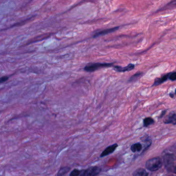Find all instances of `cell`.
I'll list each match as a JSON object with an SVG mask.
<instances>
[{
	"label": "cell",
	"instance_id": "1",
	"mask_svg": "<svg viewBox=\"0 0 176 176\" xmlns=\"http://www.w3.org/2000/svg\"><path fill=\"white\" fill-rule=\"evenodd\" d=\"M163 161L160 157L150 159L146 163V168L148 171H155L159 170L163 165Z\"/></svg>",
	"mask_w": 176,
	"mask_h": 176
},
{
	"label": "cell",
	"instance_id": "2",
	"mask_svg": "<svg viewBox=\"0 0 176 176\" xmlns=\"http://www.w3.org/2000/svg\"><path fill=\"white\" fill-rule=\"evenodd\" d=\"M113 65V63H100V62L90 63L86 66L84 68V70L86 72L93 73L101 68L111 67Z\"/></svg>",
	"mask_w": 176,
	"mask_h": 176
},
{
	"label": "cell",
	"instance_id": "3",
	"mask_svg": "<svg viewBox=\"0 0 176 176\" xmlns=\"http://www.w3.org/2000/svg\"><path fill=\"white\" fill-rule=\"evenodd\" d=\"M101 169L98 166H92L91 167L81 171L80 176H97L100 173Z\"/></svg>",
	"mask_w": 176,
	"mask_h": 176
},
{
	"label": "cell",
	"instance_id": "4",
	"mask_svg": "<svg viewBox=\"0 0 176 176\" xmlns=\"http://www.w3.org/2000/svg\"><path fill=\"white\" fill-rule=\"evenodd\" d=\"M175 161V155L170 153L166 154L163 157V163L165 166L166 168L168 169H171L173 166V164Z\"/></svg>",
	"mask_w": 176,
	"mask_h": 176
},
{
	"label": "cell",
	"instance_id": "5",
	"mask_svg": "<svg viewBox=\"0 0 176 176\" xmlns=\"http://www.w3.org/2000/svg\"><path fill=\"white\" fill-rule=\"evenodd\" d=\"M118 146V145L117 144H114L113 145L109 146L103 150L102 152L101 153L100 156V158H103L104 157H106V156H107L113 153L115 151V150L116 149Z\"/></svg>",
	"mask_w": 176,
	"mask_h": 176
},
{
	"label": "cell",
	"instance_id": "6",
	"mask_svg": "<svg viewBox=\"0 0 176 176\" xmlns=\"http://www.w3.org/2000/svg\"><path fill=\"white\" fill-rule=\"evenodd\" d=\"M164 122L167 124H176V111H173L164 119Z\"/></svg>",
	"mask_w": 176,
	"mask_h": 176
},
{
	"label": "cell",
	"instance_id": "7",
	"mask_svg": "<svg viewBox=\"0 0 176 176\" xmlns=\"http://www.w3.org/2000/svg\"><path fill=\"white\" fill-rule=\"evenodd\" d=\"M119 28V27H115V28H114L104 30H102V31H100L96 32L93 35V37L95 38V37H97L102 36V35H106V34H109L111 33L116 31Z\"/></svg>",
	"mask_w": 176,
	"mask_h": 176
},
{
	"label": "cell",
	"instance_id": "8",
	"mask_svg": "<svg viewBox=\"0 0 176 176\" xmlns=\"http://www.w3.org/2000/svg\"><path fill=\"white\" fill-rule=\"evenodd\" d=\"M134 67V65H133L132 64H130L127 66L124 67H122L120 66H114V69L117 72L124 73L126 71H129L133 70Z\"/></svg>",
	"mask_w": 176,
	"mask_h": 176
},
{
	"label": "cell",
	"instance_id": "9",
	"mask_svg": "<svg viewBox=\"0 0 176 176\" xmlns=\"http://www.w3.org/2000/svg\"><path fill=\"white\" fill-rule=\"evenodd\" d=\"M133 176H147L149 175L145 169L142 168H138L133 173Z\"/></svg>",
	"mask_w": 176,
	"mask_h": 176
},
{
	"label": "cell",
	"instance_id": "10",
	"mask_svg": "<svg viewBox=\"0 0 176 176\" xmlns=\"http://www.w3.org/2000/svg\"><path fill=\"white\" fill-rule=\"evenodd\" d=\"M169 73L166 74L165 75H164L163 77H162V78L157 79V80L155 81V83L153 84V85L157 86L158 85H160V84H162V83H163V82H165L167 80L168 78H169Z\"/></svg>",
	"mask_w": 176,
	"mask_h": 176
},
{
	"label": "cell",
	"instance_id": "11",
	"mask_svg": "<svg viewBox=\"0 0 176 176\" xmlns=\"http://www.w3.org/2000/svg\"><path fill=\"white\" fill-rule=\"evenodd\" d=\"M142 149V145L138 142L132 145L131 147V150L133 152H139Z\"/></svg>",
	"mask_w": 176,
	"mask_h": 176
},
{
	"label": "cell",
	"instance_id": "12",
	"mask_svg": "<svg viewBox=\"0 0 176 176\" xmlns=\"http://www.w3.org/2000/svg\"><path fill=\"white\" fill-rule=\"evenodd\" d=\"M71 168L69 167H62L60 169V171H58V173H57V176H62V175H65L66 173H67L69 171H70Z\"/></svg>",
	"mask_w": 176,
	"mask_h": 176
},
{
	"label": "cell",
	"instance_id": "13",
	"mask_svg": "<svg viewBox=\"0 0 176 176\" xmlns=\"http://www.w3.org/2000/svg\"><path fill=\"white\" fill-rule=\"evenodd\" d=\"M155 120L151 117H147L144 119V126L147 127L154 124Z\"/></svg>",
	"mask_w": 176,
	"mask_h": 176
},
{
	"label": "cell",
	"instance_id": "14",
	"mask_svg": "<svg viewBox=\"0 0 176 176\" xmlns=\"http://www.w3.org/2000/svg\"><path fill=\"white\" fill-rule=\"evenodd\" d=\"M81 173V170H79L78 169H75L73 171H71V172L70 173V176H80Z\"/></svg>",
	"mask_w": 176,
	"mask_h": 176
},
{
	"label": "cell",
	"instance_id": "15",
	"mask_svg": "<svg viewBox=\"0 0 176 176\" xmlns=\"http://www.w3.org/2000/svg\"><path fill=\"white\" fill-rule=\"evenodd\" d=\"M170 80L176 81V72L174 73H170L169 74V78H168Z\"/></svg>",
	"mask_w": 176,
	"mask_h": 176
},
{
	"label": "cell",
	"instance_id": "16",
	"mask_svg": "<svg viewBox=\"0 0 176 176\" xmlns=\"http://www.w3.org/2000/svg\"><path fill=\"white\" fill-rule=\"evenodd\" d=\"M9 77L8 76H4V77H1V79H0L1 83H4L5 82L8 80V79H9Z\"/></svg>",
	"mask_w": 176,
	"mask_h": 176
},
{
	"label": "cell",
	"instance_id": "17",
	"mask_svg": "<svg viewBox=\"0 0 176 176\" xmlns=\"http://www.w3.org/2000/svg\"><path fill=\"white\" fill-rule=\"evenodd\" d=\"M169 96H171V98H173V94H171V93L169 94Z\"/></svg>",
	"mask_w": 176,
	"mask_h": 176
},
{
	"label": "cell",
	"instance_id": "18",
	"mask_svg": "<svg viewBox=\"0 0 176 176\" xmlns=\"http://www.w3.org/2000/svg\"><path fill=\"white\" fill-rule=\"evenodd\" d=\"M174 173H176V165L175 166V168L174 169Z\"/></svg>",
	"mask_w": 176,
	"mask_h": 176
},
{
	"label": "cell",
	"instance_id": "19",
	"mask_svg": "<svg viewBox=\"0 0 176 176\" xmlns=\"http://www.w3.org/2000/svg\"><path fill=\"white\" fill-rule=\"evenodd\" d=\"M175 93H176V91H175Z\"/></svg>",
	"mask_w": 176,
	"mask_h": 176
}]
</instances>
